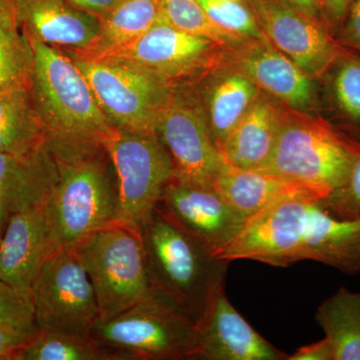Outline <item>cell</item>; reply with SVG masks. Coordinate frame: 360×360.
<instances>
[{
	"mask_svg": "<svg viewBox=\"0 0 360 360\" xmlns=\"http://www.w3.org/2000/svg\"><path fill=\"white\" fill-rule=\"evenodd\" d=\"M319 200L303 194L269 205L246 219L217 257L277 267L312 260L349 276L360 274V219H338Z\"/></svg>",
	"mask_w": 360,
	"mask_h": 360,
	"instance_id": "1",
	"label": "cell"
},
{
	"mask_svg": "<svg viewBox=\"0 0 360 360\" xmlns=\"http://www.w3.org/2000/svg\"><path fill=\"white\" fill-rule=\"evenodd\" d=\"M49 144L58 170L47 202L53 253L115 224L118 195L115 169L103 144Z\"/></svg>",
	"mask_w": 360,
	"mask_h": 360,
	"instance_id": "2",
	"label": "cell"
},
{
	"mask_svg": "<svg viewBox=\"0 0 360 360\" xmlns=\"http://www.w3.org/2000/svg\"><path fill=\"white\" fill-rule=\"evenodd\" d=\"M34 59L30 92L52 144H101L112 123L82 71L65 52L30 39Z\"/></svg>",
	"mask_w": 360,
	"mask_h": 360,
	"instance_id": "3",
	"label": "cell"
},
{
	"mask_svg": "<svg viewBox=\"0 0 360 360\" xmlns=\"http://www.w3.org/2000/svg\"><path fill=\"white\" fill-rule=\"evenodd\" d=\"M151 290L200 321L231 262L155 210L141 232Z\"/></svg>",
	"mask_w": 360,
	"mask_h": 360,
	"instance_id": "4",
	"label": "cell"
},
{
	"mask_svg": "<svg viewBox=\"0 0 360 360\" xmlns=\"http://www.w3.org/2000/svg\"><path fill=\"white\" fill-rule=\"evenodd\" d=\"M359 155L360 142L333 123L283 105L276 143L259 170L309 184L326 196L345 184Z\"/></svg>",
	"mask_w": 360,
	"mask_h": 360,
	"instance_id": "5",
	"label": "cell"
},
{
	"mask_svg": "<svg viewBox=\"0 0 360 360\" xmlns=\"http://www.w3.org/2000/svg\"><path fill=\"white\" fill-rule=\"evenodd\" d=\"M198 322L150 290L131 307L97 321L90 336L134 360H193Z\"/></svg>",
	"mask_w": 360,
	"mask_h": 360,
	"instance_id": "6",
	"label": "cell"
},
{
	"mask_svg": "<svg viewBox=\"0 0 360 360\" xmlns=\"http://www.w3.org/2000/svg\"><path fill=\"white\" fill-rule=\"evenodd\" d=\"M70 248L91 281L101 319L124 311L150 292L141 231L115 222Z\"/></svg>",
	"mask_w": 360,
	"mask_h": 360,
	"instance_id": "7",
	"label": "cell"
},
{
	"mask_svg": "<svg viewBox=\"0 0 360 360\" xmlns=\"http://www.w3.org/2000/svg\"><path fill=\"white\" fill-rule=\"evenodd\" d=\"M101 144L115 172L116 222L142 232L174 177L172 158L156 132L132 131L113 125Z\"/></svg>",
	"mask_w": 360,
	"mask_h": 360,
	"instance_id": "8",
	"label": "cell"
},
{
	"mask_svg": "<svg viewBox=\"0 0 360 360\" xmlns=\"http://www.w3.org/2000/svg\"><path fill=\"white\" fill-rule=\"evenodd\" d=\"M68 54L84 75L112 125L132 131L156 132L161 110L174 85L153 71L122 59Z\"/></svg>",
	"mask_w": 360,
	"mask_h": 360,
	"instance_id": "9",
	"label": "cell"
},
{
	"mask_svg": "<svg viewBox=\"0 0 360 360\" xmlns=\"http://www.w3.org/2000/svg\"><path fill=\"white\" fill-rule=\"evenodd\" d=\"M30 293L40 330L90 335L101 319L91 281L70 248H59L47 257Z\"/></svg>",
	"mask_w": 360,
	"mask_h": 360,
	"instance_id": "10",
	"label": "cell"
},
{
	"mask_svg": "<svg viewBox=\"0 0 360 360\" xmlns=\"http://www.w3.org/2000/svg\"><path fill=\"white\" fill-rule=\"evenodd\" d=\"M156 134L172 158L175 176L212 187L226 165L213 139L200 98L182 85L174 86L161 110Z\"/></svg>",
	"mask_w": 360,
	"mask_h": 360,
	"instance_id": "11",
	"label": "cell"
},
{
	"mask_svg": "<svg viewBox=\"0 0 360 360\" xmlns=\"http://www.w3.org/2000/svg\"><path fill=\"white\" fill-rule=\"evenodd\" d=\"M224 49L212 40L182 32L160 18L139 39L101 58L129 61L179 86L219 68Z\"/></svg>",
	"mask_w": 360,
	"mask_h": 360,
	"instance_id": "12",
	"label": "cell"
},
{
	"mask_svg": "<svg viewBox=\"0 0 360 360\" xmlns=\"http://www.w3.org/2000/svg\"><path fill=\"white\" fill-rule=\"evenodd\" d=\"M270 44L309 77L321 79L343 45L322 20L311 18L285 0H246Z\"/></svg>",
	"mask_w": 360,
	"mask_h": 360,
	"instance_id": "13",
	"label": "cell"
},
{
	"mask_svg": "<svg viewBox=\"0 0 360 360\" xmlns=\"http://www.w3.org/2000/svg\"><path fill=\"white\" fill-rule=\"evenodd\" d=\"M219 68L243 75L291 110L311 113L317 108L315 79L305 75L269 40L245 39L224 47Z\"/></svg>",
	"mask_w": 360,
	"mask_h": 360,
	"instance_id": "14",
	"label": "cell"
},
{
	"mask_svg": "<svg viewBox=\"0 0 360 360\" xmlns=\"http://www.w3.org/2000/svg\"><path fill=\"white\" fill-rule=\"evenodd\" d=\"M156 210L200 240L215 257L231 245L246 221L213 187L198 186L175 175Z\"/></svg>",
	"mask_w": 360,
	"mask_h": 360,
	"instance_id": "15",
	"label": "cell"
},
{
	"mask_svg": "<svg viewBox=\"0 0 360 360\" xmlns=\"http://www.w3.org/2000/svg\"><path fill=\"white\" fill-rule=\"evenodd\" d=\"M238 314L225 293V281L213 291L198 321L193 360H288Z\"/></svg>",
	"mask_w": 360,
	"mask_h": 360,
	"instance_id": "16",
	"label": "cell"
},
{
	"mask_svg": "<svg viewBox=\"0 0 360 360\" xmlns=\"http://www.w3.org/2000/svg\"><path fill=\"white\" fill-rule=\"evenodd\" d=\"M49 198L7 220L0 243V283L30 290L40 267L52 255Z\"/></svg>",
	"mask_w": 360,
	"mask_h": 360,
	"instance_id": "17",
	"label": "cell"
},
{
	"mask_svg": "<svg viewBox=\"0 0 360 360\" xmlns=\"http://www.w3.org/2000/svg\"><path fill=\"white\" fill-rule=\"evenodd\" d=\"M16 13L28 39L68 51H89L96 44L101 21L66 0H15Z\"/></svg>",
	"mask_w": 360,
	"mask_h": 360,
	"instance_id": "18",
	"label": "cell"
},
{
	"mask_svg": "<svg viewBox=\"0 0 360 360\" xmlns=\"http://www.w3.org/2000/svg\"><path fill=\"white\" fill-rule=\"evenodd\" d=\"M56 156L49 142L32 155L0 153V222L46 200L58 180Z\"/></svg>",
	"mask_w": 360,
	"mask_h": 360,
	"instance_id": "19",
	"label": "cell"
},
{
	"mask_svg": "<svg viewBox=\"0 0 360 360\" xmlns=\"http://www.w3.org/2000/svg\"><path fill=\"white\" fill-rule=\"evenodd\" d=\"M213 188L245 219L277 201L296 195L323 198L314 187L283 175L262 170L239 169L225 165L217 175Z\"/></svg>",
	"mask_w": 360,
	"mask_h": 360,
	"instance_id": "20",
	"label": "cell"
},
{
	"mask_svg": "<svg viewBox=\"0 0 360 360\" xmlns=\"http://www.w3.org/2000/svg\"><path fill=\"white\" fill-rule=\"evenodd\" d=\"M283 108V103L260 90L220 149L225 165L239 169H262L276 143Z\"/></svg>",
	"mask_w": 360,
	"mask_h": 360,
	"instance_id": "21",
	"label": "cell"
},
{
	"mask_svg": "<svg viewBox=\"0 0 360 360\" xmlns=\"http://www.w3.org/2000/svg\"><path fill=\"white\" fill-rule=\"evenodd\" d=\"M200 101L219 151L231 130L255 101L260 89L248 78L226 68L205 75Z\"/></svg>",
	"mask_w": 360,
	"mask_h": 360,
	"instance_id": "22",
	"label": "cell"
},
{
	"mask_svg": "<svg viewBox=\"0 0 360 360\" xmlns=\"http://www.w3.org/2000/svg\"><path fill=\"white\" fill-rule=\"evenodd\" d=\"M47 143L30 89L0 94V153L32 155Z\"/></svg>",
	"mask_w": 360,
	"mask_h": 360,
	"instance_id": "23",
	"label": "cell"
},
{
	"mask_svg": "<svg viewBox=\"0 0 360 360\" xmlns=\"http://www.w3.org/2000/svg\"><path fill=\"white\" fill-rule=\"evenodd\" d=\"M315 321L330 345L333 360H360V291L340 288L319 305Z\"/></svg>",
	"mask_w": 360,
	"mask_h": 360,
	"instance_id": "24",
	"label": "cell"
},
{
	"mask_svg": "<svg viewBox=\"0 0 360 360\" xmlns=\"http://www.w3.org/2000/svg\"><path fill=\"white\" fill-rule=\"evenodd\" d=\"M160 15V0H122L101 20V32L89 51L66 52L85 58H101L139 39Z\"/></svg>",
	"mask_w": 360,
	"mask_h": 360,
	"instance_id": "25",
	"label": "cell"
},
{
	"mask_svg": "<svg viewBox=\"0 0 360 360\" xmlns=\"http://www.w3.org/2000/svg\"><path fill=\"white\" fill-rule=\"evenodd\" d=\"M34 52L18 21L15 0L0 9V94L30 89Z\"/></svg>",
	"mask_w": 360,
	"mask_h": 360,
	"instance_id": "26",
	"label": "cell"
},
{
	"mask_svg": "<svg viewBox=\"0 0 360 360\" xmlns=\"http://www.w3.org/2000/svg\"><path fill=\"white\" fill-rule=\"evenodd\" d=\"M14 360H134L90 335L39 330Z\"/></svg>",
	"mask_w": 360,
	"mask_h": 360,
	"instance_id": "27",
	"label": "cell"
},
{
	"mask_svg": "<svg viewBox=\"0 0 360 360\" xmlns=\"http://www.w3.org/2000/svg\"><path fill=\"white\" fill-rule=\"evenodd\" d=\"M322 78L328 80L329 99L343 123L341 131L360 142V56L343 46Z\"/></svg>",
	"mask_w": 360,
	"mask_h": 360,
	"instance_id": "28",
	"label": "cell"
},
{
	"mask_svg": "<svg viewBox=\"0 0 360 360\" xmlns=\"http://www.w3.org/2000/svg\"><path fill=\"white\" fill-rule=\"evenodd\" d=\"M160 18L177 30L212 40L224 47L245 40L220 30L210 20L198 0H160Z\"/></svg>",
	"mask_w": 360,
	"mask_h": 360,
	"instance_id": "29",
	"label": "cell"
},
{
	"mask_svg": "<svg viewBox=\"0 0 360 360\" xmlns=\"http://www.w3.org/2000/svg\"><path fill=\"white\" fill-rule=\"evenodd\" d=\"M220 30L245 39L269 40L250 6L236 0H198Z\"/></svg>",
	"mask_w": 360,
	"mask_h": 360,
	"instance_id": "30",
	"label": "cell"
},
{
	"mask_svg": "<svg viewBox=\"0 0 360 360\" xmlns=\"http://www.w3.org/2000/svg\"><path fill=\"white\" fill-rule=\"evenodd\" d=\"M319 202L331 215L340 219H360V155L354 161L345 184Z\"/></svg>",
	"mask_w": 360,
	"mask_h": 360,
	"instance_id": "31",
	"label": "cell"
},
{
	"mask_svg": "<svg viewBox=\"0 0 360 360\" xmlns=\"http://www.w3.org/2000/svg\"><path fill=\"white\" fill-rule=\"evenodd\" d=\"M0 322L37 326L30 290L0 283Z\"/></svg>",
	"mask_w": 360,
	"mask_h": 360,
	"instance_id": "32",
	"label": "cell"
},
{
	"mask_svg": "<svg viewBox=\"0 0 360 360\" xmlns=\"http://www.w3.org/2000/svg\"><path fill=\"white\" fill-rule=\"evenodd\" d=\"M39 330L37 326L0 322V360H14Z\"/></svg>",
	"mask_w": 360,
	"mask_h": 360,
	"instance_id": "33",
	"label": "cell"
},
{
	"mask_svg": "<svg viewBox=\"0 0 360 360\" xmlns=\"http://www.w3.org/2000/svg\"><path fill=\"white\" fill-rule=\"evenodd\" d=\"M338 33V40L343 46L360 52V0H352Z\"/></svg>",
	"mask_w": 360,
	"mask_h": 360,
	"instance_id": "34",
	"label": "cell"
},
{
	"mask_svg": "<svg viewBox=\"0 0 360 360\" xmlns=\"http://www.w3.org/2000/svg\"><path fill=\"white\" fill-rule=\"evenodd\" d=\"M352 0H319L323 20L331 32H338Z\"/></svg>",
	"mask_w": 360,
	"mask_h": 360,
	"instance_id": "35",
	"label": "cell"
},
{
	"mask_svg": "<svg viewBox=\"0 0 360 360\" xmlns=\"http://www.w3.org/2000/svg\"><path fill=\"white\" fill-rule=\"evenodd\" d=\"M288 360H333L330 345L326 338L298 348L293 354H288Z\"/></svg>",
	"mask_w": 360,
	"mask_h": 360,
	"instance_id": "36",
	"label": "cell"
},
{
	"mask_svg": "<svg viewBox=\"0 0 360 360\" xmlns=\"http://www.w3.org/2000/svg\"><path fill=\"white\" fill-rule=\"evenodd\" d=\"M71 6L103 20L122 0H66Z\"/></svg>",
	"mask_w": 360,
	"mask_h": 360,
	"instance_id": "37",
	"label": "cell"
},
{
	"mask_svg": "<svg viewBox=\"0 0 360 360\" xmlns=\"http://www.w3.org/2000/svg\"><path fill=\"white\" fill-rule=\"evenodd\" d=\"M285 1L307 15L323 20L319 0H285Z\"/></svg>",
	"mask_w": 360,
	"mask_h": 360,
	"instance_id": "38",
	"label": "cell"
},
{
	"mask_svg": "<svg viewBox=\"0 0 360 360\" xmlns=\"http://www.w3.org/2000/svg\"><path fill=\"white\" fill-rule=\"evenodd\" d=\"M4 226H6V225H4V224H1V222H0V243H1V238H2V234H4Z\"/></svg>",
	"mask_w": 360,
	"mask_h": 360,
	"instance_id": "39",
	"label": "cell"
},
{
	"mask_svg": "<svg viewBox=\"0 0 360 360\" xmlns=\"http://www.w3.org/2000/svg\"><path fill=\"white\" fill-rule=\"evenodd\" d=\"M8 1H9V0H0V9H1L2 7L6 6L7 2H8Z\"/></svg>",
	"mask_w": 360,
	"mask_h": 360,
	"instance_id": "40",
	"label": "cell"
},
{
	"mask_svg": "<svg viewBox=\"0 0 360 360\" xmlns=\"http://www.w3.org/2000/svg\"><path fill=\"white\" fill-rule=\"evenodd\" d=\"M236 1H243V0H236Z\"/></svg>",
	"mask_w": 360,
	"mask_h": 360,
	"instance_id": "41",
	"label": "cell"
}]
</instances>
